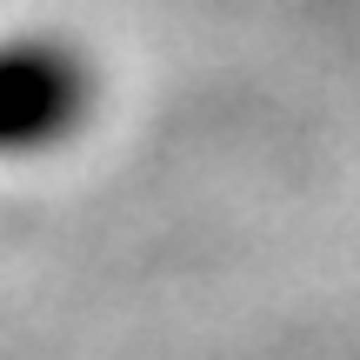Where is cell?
Listing matches in <instances>:
<instances>
[{"label": "cell", "mask_w": 360, "mask_h": 360, "mask_svg": "<svg viewBox=\"0 0 360 360\" xmlns=\"http://www.w3.org/2000/svg\"><path fill=\"white\" fill-rule=\"evenodd\" d=\"M80 80L74 67L47 53H7L0 60V141H40L60 120H74Z\"/></svg>", "instance_id": "cell-1"}]
</instances>
